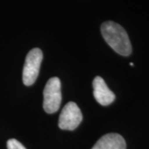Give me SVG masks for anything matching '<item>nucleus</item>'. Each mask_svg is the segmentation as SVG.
Wrapping results in <instances>:
<instances>
[{"mask_svg": "<svg viewBox=\"0 0 149 149\" xmlns=\"http://www.w3.org/2000/svg\"><path fill=\"white\" fill-rule=\"evenodd\" d=\"M104 41L118 54L128 56L132 53V45L125 29L113 21L104 22L100 27Z\"/></svg>", "mask_w": 149, "mask_h": 149, "instance_id": "obj_1", "label": "nucleus"}, {"mask_svg": "<svg viewBox=\"0 0 149 149\" xmlns=\"http://www.w3.org/2000/svg\"><path fill=\"white\" fill-rule=\"evenodd\" d=\"M61 80L52 77L46 84L43 91V108L47 113H54L58 110L61 103Z\"/></svg>", "mask_w": 149, "mask_h": 149, "instance_id": "obj_2", "label": "nucleus"}, {"mask_svg": "<svg viewBox=\"0 0 149 149\" xmlns=\"http://www.w3.org/2000/svg\"><path fill=\"white\" fill-rule=\"evenodd\" d=\"M43 54L39 48H33L27 53L22 70V81L27 86L33 85L39 74Z\"/></svg>", "mask_w": 149, "mask_h": 149, "instance_id": "obj_3", "label": "nucleus"}, {"mask_svg": "<svg viewBox=\"0 0 149 149\" xmlns=\"http://www.w3.org/2000/svg\"><path fill=\"white\" fill-rule=\"evenodd\" d=\"M82 113L74 102H69L62 109L59 117V128L63 130H74L82 121Z\"/></svg>", "mask_w": 149, "mask_h": 149, "instance_id": "obj_4", "label": "nucleus"}, {"mask_svg": "<svg viewBox=\"0 0 149 149\" xmlns=\"http://www.w3.org/2000/svg\"><path fill=\"white\" fill-rule=\"evenodd\" d=\"M94 97L100 104L107 106L115 100V95L108 87L104 79L100 76H96L93 80Z\"/></svg>", "mask_w": 149, "mask_h": 149, "instance_id": "obj_5", "label": "nucleus"}, {"mask_svg": "<svg viewBox=\"0 0 149 149\" xmlns=\"http://www.w3.org/2000/svg\"><path fill=\"white\" fill-rule=\"evenodd\" d=\"M91 149H126L125 140L118 133H107Z\"/></svg>", "mask_w": 149, "mask_h": 149, "instance_id": "obj_6", "label": "nucleus"}, {"mask_svg": "<svg viewBox=\"0 0 149 149\" xmlns=\"http://www.w3.org/2000/svg\"><path fill=\"white\" fill-rule=\"evenodd\" d=\"M7 148L8 149H26L20 142L14 139H9L7 142Z\"/></svg>", "mask_w": 149, "mask_h": 149, "instance_id": "obj_7", "label": "nucleus"}]
</instances>
